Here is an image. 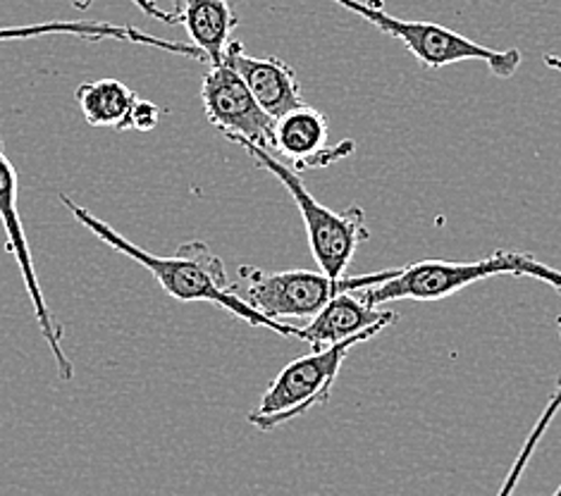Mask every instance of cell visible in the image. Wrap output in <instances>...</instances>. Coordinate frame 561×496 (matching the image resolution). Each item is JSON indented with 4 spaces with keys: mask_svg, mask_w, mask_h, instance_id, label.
Instances as JSON below:
<instances>
[{
    "mask_svg": "<svg viewBox=\"0 0 561 496\" xmlns=\"http://www.w3.org/2000/svg\"><path fill=\"white\" fill-rule=\"evenodd\" d=\"M234 143L242 146L263 170H268L273 177L283 182V186L294 198V204H297L301 212L306 237H309V246L320 273H325L330 277H344L346 267L352 265L356 256V249L370 237L366 212L360 210V206H352L344 212L325 208L323 204H318L309 189H306L299 172L285 165L283 160H277L273 151L261 149V146L249 141Z\"/></svg>",
    "mask_w": 561,
    "mask_h": 496,
    "instance_id": "cell-3",
    "label": "cell"
},
{
    "mask_svg": "<svg viewBox=\"0 0 561 496\" xmlns=\"http://www.w3.org/2000/svg\"><path fill=\"white\" fill-rule=\"evenodd\" d=\"M376 334L380 332L370 330L328 348H313L311 354L291 360L265 389L259 408L249 413V423L259 427L261 432H271L279 425L301 418L311 408L328 404L344 358L350 356L354 346L373 339Z\"/></svg>",
    "mask_w": 561,
    "mask_h": 496,
    "instance_id": "cell-6",
    "label": "cell"
},
{
    "mask_svg": "<svg viewBox=\"0 0 561 496\" xmlns=\"http://www.w3.org/2000/svg\"><path fill=\"white\" fill-rule=\"evenodd\" d=\"M397 313L368 303L358 291H344L340 297L328 301L320 311L309 320V325L301 327L299 339L311 344V348H328L344 339L358 337L364 332H382L397 323Z\"/></svg>",
    "mask_w": 561,
    "mask_h": 496,
    "instance_id": "cell-11",
    "label": "cell"
},
{
    "mask_svg": "<svg viewBox=\"0 0 561 496\" xmlns=\"http://www.w3.org/2000/svg\"><path fill=\"white\" fill-rule=\"evenodd\" d=\"M160 111L153 101H141L137 99L135 105H131L129 111V119H127V131L135 129V131H153L160 123Z\"/></svg>",
    "mask_w": 561,
    "mask_h": 496,
    "instance_id": "cell-16",
    "label": "cell"
},
{
    "mask_svg": "<svg viewBox=\"0 0 561 496\" xmlns=\"http://www.w3.org/2000/svg\"><path fill=\"white\" fill-rule=\"evenodd\" d=\"M545 65L550 67V70H554V72L561 74V58H559V56H552V53H547V56H545Z\"/></svg>",
    "mask_w": 561,
    "mask_h": 496,
    "instance_id": "cell-17",
    "label": "cell"
},
{
    "mask_svg": "<svg viewBox=\"0 0 561 496\" xmlns=\"http://www.w3.org/2000/svg\"><path fill=\"white\" fill-rule=\"evenodd\" d=\"M557 327H559V337H561V315L557 318ZM559 411H561V374H559V380H557V389L552 392L550 401H547V406H545V411L540 413L538 423L533 425V430H530V435H528V439H526V445L520 447V451H518V455H516V461H514V465H512V471H510V475H506L504 485L500 487L497 496H514V489L518 487L520 477H524L526 468H528V463H530V459H533V453H536V449H538V445H540V439L545 437L547 427L552 425L554 415H557Z\"/></svg>",
    "mask_w": 561,
    "mask_h": 496,
    "instance_id": "cell-15",
    "label": "cell"
},
{
    "mask_svg": "<svg viewBox=\"0 0 561 496\" xmlns=\"http://www.w3.org/2000/svg\"><path fill=\"white\" fill-rule=\"evenodd\" d=\"M354 149V141H340L337 146H328L325 115L306 103L275 119L273 151L289 158L291 168L297 172L328 168L337 163V160L352 155Z\"/></svg>",
    "mask_w": 561,
    "mask_h": 496,
    "instance_id": "cell-9",
    "label": "cell"
},
{
    "mask_svg": "<svg viewBox=\"0 0 561 496\" xmlns=\"http://www.w3.org/2000/svg\"><path fill=\"white\" fill-rule=\"evenodd\" d=\"M500 275L533 277L542 279L545 285L554 287L561 293V273L557 267L540 263L530 253L518 251H500L492 253L490 258H480L471 263H451V261H421L413 263L404 270H397L394 277L385 279L382 285L360 289L364 297L373 305H387L392 301H439L449 299L451 293L471 287L476 281H483Z\"/></svg>",
    "mask_w": 561,
    "mask_h": 496,
    "instance_id": "cell-2",
    "label": "cell"
},
{
    "mask_svg": "<svg viewBox=\"0 0 561 496\" xmlns=\"http://www.w3.org/2000/svg\"><path fill=\"white\" fill-rule=\"evenodd\" d=\"M58 198L60 204L72 212V218L82 227H87L93 237L101 239L103 244H108L117 253H123L129 261L139 263L144 270H149L168 297L182 303H213L222 308V311L232 313L234 318L244 320L251 327H265L279 334V337L299 339L301 327L265 318L256 308H251L242 297H239L230 277H227L225 263L210 251L208 244H204V241H184L172 256H156V253L137 246L135 241H129L127 237L113 230L108 222L99 220L84 206H79L72 196L60 194Z\"/></svg>",
    "mask_w": 561,
    "mask_h": 496,
    "instance_id": "cell-1",
    "label": "cell"
},
{
    "mask_svg": "<svg viewBox=\"0 0 561 496\" xmlns=\"http://www.w3.org/2000/svg\"><path fill=\"white\" fill-rule=\"evenodd\" d=\"M394 275L397 270H380L358 277H330L311 270L263 273L259 267L242 265L239 267V285L232 287L265 318L287 323V320H311L320 308L340 293L378 287Z\"/></svg>",
    "mask_w": 561,
    "mask_h": 496,
    "instance_id": "cell-5",
    "label": "cell"
},
{
    "mask_svg": "<svg viewBox=\"0 0 561 496\" xmlns=\"http://www.w3.org/2000/svg\"><path fill=\"white\" fill-rule=\"evenodd\" d=\"M139 96L117 79H96V82L79 84L75 101L91 127H108L127 131L129 111Z\"/></svg>",
    "mask_w": 561,
    "mask_h": 496,
    "instance_id": "cell-14",
    "label": "cell"
},
{
    "mask_svg": "<svg viewBox=\"0 0 561 496\" xmlns=\"http://www.w3.org/2000/svg\"><path fill=\"white\" fill-rule=\"evenodd\" d=\"M225 65L244 79L251 96L256 99L261 108L268 113L273 119L283 117L287 111L297 108L304 103L301 99V84L297 79L294 67L279 58H253L247 48L232 42L225 53Z\"/></svg>",
    "mask_w": 561,
    "mask_h": 496,
    "instance_id": "cell-12",
    "label": "cell"
},
{
    "mask_svg": "<svg viewBox=\"0 0 561 496\" xmlns=\"http://www.w3.org/2000/svg\"><path fill=\"white\" fill-rule=\"evenodd\" d=\"M68 3L77 10H89L91 8V0H68Z\"/></svg>",
    "mask_w": 561,
    "mask_h": 496,
    "instance_id": "cell-18",
    "label": "cell"
},
{
    "mask_svg": "<svg viewBox=\"0 0 561 496\" xmlns=\"http://www.w3.org/2000/svg\"><path fill=\"white\" fill-rule=\"evenodd\" d=\"M552 496H561V485H559V489H557Z\"/></svg>",
    "mask_w": 561,
    "mask_h": 496,
    "instance_id": "cell-19",
    "label": "cell"
},
{
    "mask_svg": "<svg viewBox=\"0 0 561 496\" xmlns=\"http://www.w3.org/2000/svg\"><path fill=\"white\" fill-rule=\"evenodd\" d=\"M208 123L230 141H249L273 151L275 119L251 96L244 79L230 65H208L202 84Z\"/></svg>",
    "mask_w": 561,
    "mask_h": 496,
    "instance_id": "cell-8",
    "label": "cell"
},
{
    "mask_svg": "<svg viewBox=\"0 0 561 496\" xmlns=\"http://www.w3.org/2000/svg\"><path fill=\"white\" fill-rule=\"evenodd\" d=\"M18 194H20L18 170H15V165H12L10 155L5 153L3 141H0V222H3V230L8 237V251L12 253V258H15L18 267H20V277L24 281L26 297H30V301H32L36 325L44 334L53 360H56L58 378L62 382H70L75 378V366H72L70 356L65 354L62 325L56 318H53L48 301L42 291V285H38V273L34 265L32 246H30V239H26V234H24V224H22L20 210H18Z\"/></svg>",
    "mask_w": 561,
    "mask_h": 496,
    "instance_id": "cell-7",
    "label": "cell"
},
{
    "mask_svg": "<svg viewBox=\"0 0 561 496\" xmlns=\"http://www.w3.org/2000/svg\"><path fill=\"white\" fill-rule=\"evenodd\" d=\"M332 3L354 12V15H358L360 20L378 26L382 34L402 42L409 48L411 56L419 60V65L431 72L443 70V67L454 62L483 60L494 77L510 79L516 74L520 60H524L520 58V50L516 48L497 50V48L480 46L471 42V38H466L463 34L447 30L443 24L399 20L382 8L380 0H373V3L370 0H332Z\"/></svg>",
    "mask_w": 561,
    "mask_h": 496,
    "instance_id": "cell-4",
    "label": "cell"
},
{
    "mask_svg": "<svg viewBox=\"0 0 561 496\" xmlns=\"http://www.w3.org/2000/svg\"><path fill=\"white\" fill-rule=\"evenodd\" d=\"M46 36H77L84 42H123L156 48L163 53H172L180 58H192L196 62H206L204 53L192 44L182 42H168V38H158L146 34L137 26L129 24H111V22H84V20H53L42 24H26V26H0V44L3 42H30V38H46Z\"/></svg>",
    "mask_w": 561,
    "mask_h": 496,
    "instance_id": "cell-10",
    "label": "cell"
},
{
    "mask_svg": "<svg viewBox=\"0 0 561 496\" xmlns=\"http://www.w3.org/2000/svg\"><path fill=\"white\" fill-rule=\"evenodd\" d=\"M172 5L175 24L184 26L190 44L204 53L206 65H220L239 26L232 0H172Z\"/></svg>",
    "mask_w": 561,
    "mask_h": 496,
    "instance_id": "cell-13",
    "label": "cell"
}]
</instances>
